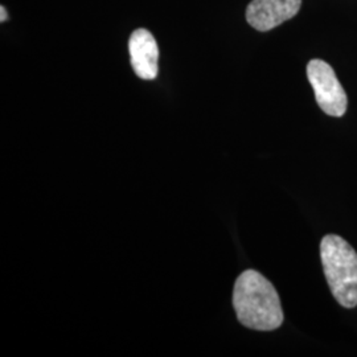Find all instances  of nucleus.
<instances>
[{
  "mask_svg": "<svg viewBox=\"0 0 357 357\" xmlns=\"http://www.w3.org/2000/svg\"><path fill=\"white\" fill-rule=\"evenodd\" d=\"M131 65L142 79H153L158 76L159 48L156 40L147 29H137L128 41Z\"/></svg>",
  "mask_w": 357,
  "mask_h": 357,
  "instance_id": "nucleus-5",
  "label": "nucleus"
},
{
  "mask_svg": "<svg viewBox=\"0 0 357 357\" xmlns=\"http://www.w3.org/2000/svg\"><path fill=\"white\" fill-rule=\"evenodd\" d=\"M323 271L335 299L345 307L357 306V253L336 234L324 236L320 243Z\"/></svg>",
  "mask_w": 357,
  "mask_h": 357,
  "instance_id": "nucleus-2",
  "label": "nucleus"
},
{
  "mask_svg": "<svg viewBox=\"0 0 357 357\" xmlns=\"http://www.w3.org/2000/svg\"><path fill=\"white\" fill-rule=\"evenodd\" d=\"M7 20V11L4 7H0V22H6Z\"/></svg>",
  "mask_w": 357,
  "mask_h": 357,
  "instance_id": "nucleus-6",
  "label": "nucleus"
},
{
  "mask_svg": "<svg viewBox=\"0 0 357 357\" xmlns=\"http://www.w3.org/2000/svg\"><path fill=\"white\" fill-rule=\"evenodd\" d=\"M307 77L320 109L331 116L344 115L347 94L330 64L323 60H311L307 65Z\"/></svg>",
  "mask_w": 357,
  "mask_h": 357,
  "instance_id": "nucleus-3",
  "label": "nucleus"
},
{
  "mask_svg": "<svg viewBox=\"0 0 357 357\" xmlns=\"http://www.w3.org/2000/svg\"><path fill=\"white\" fill-rule=\"evenodd\" d=\"M302 0H253L246 10V20L257 31L266 32L281 26L301 10Z\"/></svg>",
  "mask_w": 357,
  "mask_h": 357,
  "instance_id": "nucleus-4",
  "label": "nucleus"
},
{
  "mask_svg": "<svg viewBox=\"0 0 357 357\" xmlns=\"http://www.w3.org/2000/svg\"><path fill=\"white\" fill-rule=\"evenodd\" d=\"M233 307L240 323L252 330L273 331L283 323L280 295L255 270H246L237 278L233 290Z\"/></svg>",
  "mask_w": 357,
  "mask_h": 357,
  "instance_id": "nucleus-1",
  "label": "nucleus"
}]
</instances>
